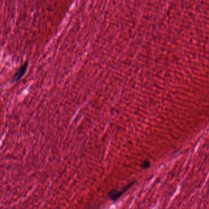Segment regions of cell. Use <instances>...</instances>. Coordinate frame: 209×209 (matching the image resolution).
Listing matches in <instances>:
<instances>
[{
    "label": "cell",
    "mask_w": 209,
    "mask_h": 209,
    "mask_svg": "<svg viewBox=\"0 0 209 209\" xmlns=\"http://www.w3.org/2000/svg\"><path fill=\"white\" fill-rule=\"evenodd\" d=\"M26 66H27V64H25L21 66V68L18 69V70L16 72V74L14 75V79L15 80H18L23 75V74L25 73L26 71Z\"/></svg>",
    "instance_id": "7a4b0ae2"
},
{
    "label": "cell",
    "mask_w": 209,
    "mask_h": 209,
    "mask_svg": "<svg viewBox=\"0 0 209 209\" xmlns=\"http://www.w3.org/2000/svg\"><path fill=\"white\" fill-rule=\"evenodd\" d=\"M134 183H135V182H131V183H128L127 186H124L123 188H122L121 190H118L117 189L112 190L107 194V196H108L109 198L113 201L117 200L125 192H127L132 186L134 185Z\"/></svg>",
    "instance_id": "6da1fadb"
},
{
    "label": "cell",
    "mask_w": 209,
    "mask_h": 209,
    "mask_svg": "<svg viewBox=\"0 0 209 209\" xmlns=\"http://www.w3.org/2000/svg\"><path fill=\"white\" fill-rule=\"evenodd\" d=\"M149 166H150V163L149 161H145L142 164V168L144 169L149 168Z\"/></svg>",
    "instance_id": "3957f363"
}]
</instances>
